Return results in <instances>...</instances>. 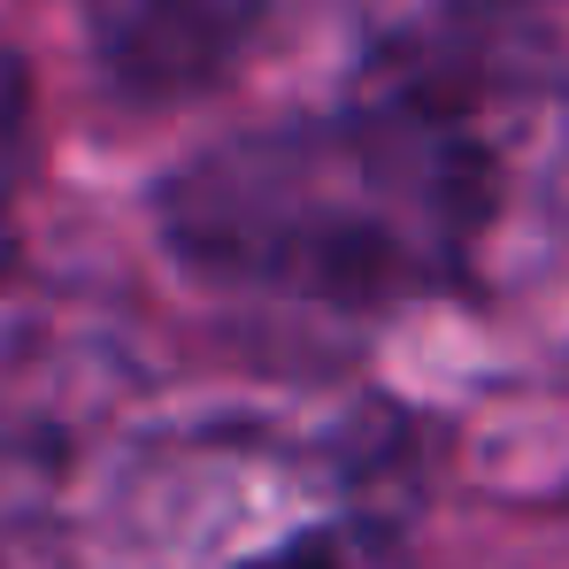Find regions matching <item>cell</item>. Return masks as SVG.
<instances>
[{"instance_id": "1", "label": "cell", "mask_w": 569, "mask_h": 569, "mask_svg": "<svg viewBox=\"0 0 569 569\" xmlns=\"http://www.w3.org/2000/svg\"><path fill=\"white\" fill-rule=\"evenodd\" d=\"M562 100L569 54L539 0H423L362 47L331 108L162 170L154 239L192 284L262 308L462 300Z\"/></svg>"}, {"instance_id": "4", "label": "cell", "mask_w": 569, "mask_h": 569, "mask_svg": "<svg viewBox=\"0 0 569 569\" xmlns=\"http://www.w3.org/2000/svg\"><path fill=\"white\" fill-rule=\"evenodd\" d=\"M31 147H39V86H31V62L0 39V270L16 254V208L31 186Z\"/></svg>"}, {"instance_id": "2", "label": "cell", "mask_w": 569, "mask_h": 569, "mask_svg": "<svg viewBox=\"0 0 569 569\" xmlns=\"http://www.w3.org/2000/svg\"><path fill=\"white\" fill-rule=\"evenodd\" d=\"M262 23H270V0H100V86L123 108H186V100L231 86V70L254 54Z\"/></svg>"}, {"instance_id": "3", "label": "cell", "mask_w": 569, "mask_h": 569, "mask_svg": "<svg viewBox=\"0 0 569 569\" xmlns=\"http://www.w3.org/2000/svg\"><path fill=\"white\" fill-rule=\"evenodd\" d=\"M223 569H416V531H408V508L355 500V508L308 516V523L278 531V539L247 547Z\"/></svg>"}]
</instances>
